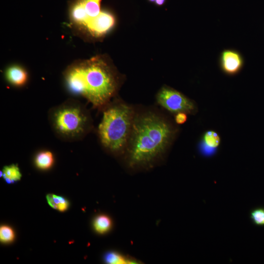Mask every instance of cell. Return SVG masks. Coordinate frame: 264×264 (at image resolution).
Here are the masks:
<instances>
[{"label": "cell", "mask_w": 264, "mask_h": 264, "mask_svg": "<svg viewBox=\"0 0 264 264\" xmlns=\"http://www.w3.org/2000/svg\"><path fill=\"white\" fill-rule=\"evenodd\" d=\"M165 0H155V3L158 5H161L164 3Z\"/></svg>", "instance_id": "cell-19"}, {"label": "cell", "mask_w": 264, "mask_h": 264, "mask_svg": "<svg viewBox=\"0 0 264 264\" xmlns=\"http://www.w3.org/2000/svg\"><path fill=\"white\" fill-rule=\"evenodd\" d=\"M204 143L209 148H217L220 144V139L219 135L216 132L209 131L203 135Z\"/></svg>", "instance_id": "cell-15"}, {"label": "cell", "mask_w": 264, "mask_h": 264, "mask_svg": "<svg viewBox=\"0 0 264 264\" xmlns=\"http://www.w3.org/2000/svg\"><path fill=\"white\" fill-rule=\"evenodd\" d=\"M64 79L70 94L86 98L98 109H103L109 104L116 90L112 71L98 58L71 65L65 71Z\"/></svg>", "instance_id": "cell-1"}, {"label": "cell", "mask_w": 264, "mask_h": 264, "mask_svg": "<svg viewBox=\"0 0 264 264\" xmlns=\"http://www.w3.org/2000/svg\"><path fill=\"white\" fill-rule=\"evenodd\" d=\"M5 77L10 84L18 87L25 85L28 77L25 69L18 65H13L8 67L5 72Z\"/></svg>", "instance_id": "cell-9"}, {"label": "cell", "mask_w": 264, "mask_h": 264, "mask_svg": "<svg viewBox=\"0 0 264 264\" xmlns=\"http://www.w3.org/2000/svg\"><path fill=\"white\" fill-rule=\"evenodd\" d=\"M157 101L162 107L171 112H195L194 103L179 91L168 87L162 88L157 95Z\"/></svg>", "instance_id": "cell-5"}, {"label": "cell", "mask_w": 264, "mask_h": 264, "mask_svg": "<svg viewBox=\"0 0 264 264\" xmlns=\"http://www.w3.org/2000/svg\"><path fill=\"white\" fill-rule=\"evenodd\" d=\"M250 218L255 224L264 225V208H258L252 210Z\"/></svg>", "instance_id": "cell-16"}, {"label": "cell", "mask_w": 264, "mask_h": 264, "mask_svg": "<svg viewBox=\"0 0 264 264\" xmlns=\"http://www.w3.org/2000/svg\"><path fill=\"white\" fill-rule=\"evenodd\" d=\"M95 230L100 234L108 232L111 227V221L109 217L106 215L97 216L93 222Z\"/></svg>", "instance_id": "cell-14"}, {"label": "cell", "mask_w": 264, "mask_h": 264, "mask_svg": "<svg viewBox=\"0 0 264 264\" xmlns=\"http://www.w3.org/2000/svg\"><path fill=\"white\" fill-rule=\"evenodd\" d=\"M1 172L4 179L10 184L20 180L22 177V174L17 164L4 166Z\"/></svg>", "instance_id": "cell-11"}, {"label": "cell", "mask_w": 264, "mask_h": 264, "mask_svg": "<svg viewBox=\"0 0 264 264\" xmlns=\"http://www.w3.org/2000/svg\"><path fill=\"white\" fill-rule=\"evenodd\" d=\"M46 198L49 205L54 209L64 211L68 208V201L62 197L54 194H48Z\"/></svg>", "instance_id": "cell-13"}, {"label": "cell", "mask_w": 264, "mask_h": 264, "mask_svg": "<svg viewBox=\"0 0 264 264\" xmlns=\"http://www.w3.org/2000/svg\"><path fill=\"white\" fill-rule=\"evenodd\" d=\"M108 104L103 108L97 133L102 146L116 153L127 147L135 116L132 109L127 105Z\"/></svg>", "instance_id": "cell-4"}, {"label": "cell", "mask_w": 264, "mask_h": 264, "mask_svg": "<svg viewBox=\"0 0 264 264\" xmlns=\"http://www.w3.org/2000/svg\"><path fill=\"white\" fill-rule=\"evenodd\" d=\"M47 117L54 135L65 142L80 141L92 128L91 119L87 109L73 98L51 108Z\"/></svg>", "instance_id": "cell-3"}, {"label": "cell", "mask_w": 264, "mask_h": 264, "mask_svg": "<svg viewBox=\"0 0 264 264\" xmlns=\"http://www.w3.org/2000/svg\"><path fill=\"white\" fill-rule=\"evenodd\" d=\"M243 59L242 55L233 49H225L220 56V66L222 71L229 75L238 73L243 65Z\"/></svg>", "instance_id": "cell-8"}, {"label": "cell", "mask_w": 264, "mask_h": 264, "mask_svg": "<svg viewBox=\"0 0 264 264\" xmlns=\"http://www.w3.org/2000/svg\"><path fill=\"white\" fill-rule=\"evenodd\" d=\"M14 238L13 230L7 226H2L0 228V239L4 242H11Z\"/></svg>", "instance_id": "cell-17"}, {"label": "cell", "mask_w": 264, "mask_h": 264, "mask_svg": "<svg viewBox=\"0 0 264 264\" xmlns=\"http://www.w3.org/2000/svg\"><path fill=\"white\" fill-rule=\"evenodd\" d=\"M151 2L155 1V0H149Z\"/></svg>", "instance_id": "cell-20"}, {"label": "cell", "mask_w": 264, "mask_h": 264, "mask_svg": "<svg viewBox=\"0 0 264 264\" xmlns=\"http://www.w3.org/2000/svg\"><path fill=\"white\" fill-rule=\"evenodd\" d=\"M187 119L186 113L181 112L176 113L175 121L177 124H183L186 121Z\"/></svg>", "instance_id": "cell-18"}, {"label": "cell", "mask_w": 264, "mask_h": 264, "mask_svg": "<svg viewBox=\"0 0 264 264\" xmlns=\"http://www.w3.org/2000/svg\"><path fill=\"white\" fill-rule=\"evenodd\" d=\"M54 160L53 153L48 150L40 151L36 154L34 159L36 166L41 170H47L51 168Z\"/></svg>", "instance_id": "cell-10"}, {"label": "cell", "mask_w": 264, "mask_h": 264, "mask_svg": "<svg viewBox=\"0 0 264 264\" xmlns=\"http://www.w3.org/2000/svg\"><path fill=\"white\" fill-rule=\"evenodd\" d=\"M114 18L110 13L101 12L90 20L84 29L95 37H100L108 32L114 24Z\"/></svg>", "instance_id": "cell-7"}, {"label": "cell", "mask_w": 264, "mask_h": 264, "mask_svg": "<svg viewBox=\"0 0 264 264\" xmlns=\"http://www.w3.org/2000/svg\"><path fill=\"white\" fill-rule=\"evenodd\" d=\"M105 261L110 264H137L136 261L128 258L116 252H110L105 256Z\"/></svg>", "instance_id": "cell-12"}, {"label": "cell", "mask_w": 264, "mask_h": 264, "mask_svg": "<svg viewBox=\"0 0 264 264\" xmlns=\"http://www.w3.org/2000/svg\"><path fill=\"white\" fill-rule=\"evenodd\" d=\"M101 0H76L70 10L72 23L85 28L88 22L97 16L100 11Z\"/></svg>", "instance_id": "cell-6"}, {"label": "cell", "mask_w": 264, "mask_h": 264, "mask_svg": "<svg viewBox=\"0 0 264 264\" xmlns=\"http://www.w3.org/2000/svg\"><path fill=\"white\" fill-rule=\"evenodd\" d=\"M174 133L170 123L158 115L146 113L135 116L127 145L130 165L151 164L165 152Z\"/></svg>", "instance_id": "cell-2"}]
</instances>
